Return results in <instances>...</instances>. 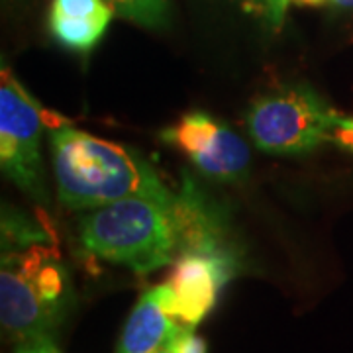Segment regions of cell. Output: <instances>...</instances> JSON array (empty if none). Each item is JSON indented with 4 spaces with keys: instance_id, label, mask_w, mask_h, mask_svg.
I'll list each match as a JSON object with an SVG mask.
<instances>
[{
    "instance_id": "obj_1",
    "label": "cell",
    "mask_w": 353,
    "mask_h": 353,
    "mask_svg": "<svg viewBox=\"0 0 353 353\" xmlns=\"http://www.w3.org/2000/svg\"><path fill=\"white\" fill-rule=\"evenodd\" d=\"M50 143L57 196L67 208L92 210L130 196L175 199L153 165L132 148L69 124L50 130Z\"/></svg>"
},
{
    "instance_id": "obj_2",
    "label": "cell",
    "mask_w": 353,
    "mask_h": 353,
    "mask_svg": "<svg viewBox=\"0 0 353 353\" xmlns=\"http://www.w3.org/2000/svg\"><path fill=\"white\" fill-rule=\"evenodd\" d=\"M71 304V275L53 241L2 250L0 322L8 340L53 338Z\"/></svg>"
},
{
    "instance_id": "obj_3",
    "label": "cell",
    "mask_w": 353,
    "mask_h": 353,
    "mask_svg": "<svg viewBox=\"0 0 353 353\" xmlns=\"http://www.w3.org/2000/svg\"><path fill=\"white\" fill-rule=\"evenodd\" d=\"M175 199L130 196L88 210L79 220L83 248L102 261L128 267L138 275L171 265L179 255Z\"/></svg>"
},
{
    "instance_id": "obj_4",
    "label": "cell",
    "mask_w": 353,
    "mask_h": 353,
    "mask_svg": "<svg viewBox=\"0 0 353 353\" xmlns=\"http://www.w3.org/2000/svg\"><path fill=\"white\" fill-rule=\"evenodd\" d=\"M341 114L314 88L287 85L255 99L248 110V134L265 153L301 155L334 139Z\"/></svg>"
},
{
    "instance_id": "obj_5",
    "label": "cell",
    "mask_w": 353,
    "mask_h": 353,
    "mask_svg": "<svg viewBox=\"0 0 353 353\" xmlns=\"http://www.w3.org/2000/svg\"><path fill=\"white\" fill-rule=\"evenodd\" d=\"M43 106L16 79L10 67L0 71V167L6 179L34 201L48 204L39 155Z\"/></svg>"
},
{
    "instance_id": "obj_6",
    "label": "cell",
    "mask_w": 353,
    "mask_h": 353,
    "mask_svg": "<svg viewBox=\"0 0 353 353\" xmlns=\"http://www.w3.org/2000/svg\"><path fill=\"white\" fill-rule=\"evenodd\" d=\"M161 139L185 153L208 179L232 183L250 169L248 143L232 128L202 110L185 114L176 124L165 128Z\"/></svg>"
},
{
    "instance_id": "obj_7",
    "label": "cell",
    "mask_w": 353,
    "mask_h": 353,
    "mask_svg": "<svg viewBox=\"0 0 353 353\" xmlns=\"http://www.w3.org/2000/svg\"><path fill=\"white\" fill-rule=\"evenodd\" d=\"M240 273L238 255L181 253L169 275V310L179 324L196 328L214 308L218 294Z\"/></svg>"
},
{
    "instance_id": "obj_8",
    "label": "cell",
    "mask_w": 353,
    "mask_h": 353,
    "mask_svg": "<svg viewBox=\"0 0 353 353\" xmlns=\"http://www.w3.org/2000/svg\"><path fill=\"white\" fill-rule=\"evenodd\" d=\"M173 212L179 228V255H238L228 238L226 218L210 199L204 196V192L199 189V185L190 179V175L183 176V185L176 192Z\"/></svg>"
},
{
    "instance_id": "obj_9",
    "label": "cell",
    "mask_w": 353,
    "mask_h": 353,
    "mask_svg": "<svg viewBox=\"0 0 353 353\" xmlns=\"http://www.w3.org/2000/svg\"><path fill=\"white\" fill-rule=\"evenodd\" d=\"M171 289L157 285L139 296L122 330L116 353H155L165 347L181 326L169 310Z\"/></svg>"
},
{
    "instance_id": "obj_10",
    "label": "cell",
    "mask_w": 353,
    "mask_h": 353,
    "mask_svg": "<svg viewBox=\"0 0 353 353\" xmlns=\"http://www.w3.org/2000/svg\"><path fill=\"white\" fill-rule=\"evenodd\" d=\"M114 14L106 0H51L48 24L65 50L88 53L106 34Z\"/></svg>"
},
{
    "instance_id": "obj_11",
    "label": "cell",
    "mask_w": 353,
    "mask_h": 353,
    "mask_svg": "<svg viewBox=\"0 0 353 353\" xmlns=\"http://www.w3.org/2000/svg\"><path fill=\"white\" fill-rule=\"evenodd\" d=\"M38 241H53V236L36 220L26 218L14 208L2 210V250L24 248Z\"/></svg>"
},
{
    "instance_id": "obj_12",
    "label": "cell",
    "mask_w": 353,
    "mask_h": 353,
    "mask_svg": "<svg viewBox=\"0 0 353 353\" xmlns=\"http://www.w3.org/2000/svg\"><path fill=\"white\" fill-rule=\"evenodd\" d=\"M118 16L143 28H163L169 22V0H106Z\"/></svg>"
},
{
    "instance_id": "obj_13",
    "label": "cell",
    "mask_w": 353,
    "mask_h": 353,
    "mask_svg": "<svg viewBox=\"0 0 353 353\" xmlns=\"http://www.w3.org/2000/svg\"><path fill=\"white\" fill-rule=\"evenodd\" d=\"M240 2L248 12L263 18L275 30H279L285 22L287 6H289V0H240Z\"/></svg>"
},
{
    "instance_id": "obj_14",
    "label": "cell",
    "mask_w": 353,
    "mask_h": 353,
    "mask_svg": "<svg viewBox=\"0 0 353 353\" xmlns=\"http://www.w3.org/2000/svg\"><path fill=\"white\" fill-rule=\"evenodd\" d=\"M169 347L175 353H208V345L201 336L189 326H179L169 340Z\"/></svg>"
},
{
    "instance_id": "obj_15",
    "label": "cell",
    "mask_w": 353,
    "mask_h": 353,
    "mask_svg": "<svg viewBox=\"0 0 353 353\" xmlns=\"http://www.w3.org/2000/svg\"><path fill=\"white\" fill-rule=\"evenodd\" d=\"M14 353H61L59 347L55 345L53 338H38V340L24 341L16 345Z\"/></svg>"
},
{
    "instance_id": "obj_16",
    "label": "cell",
    "mask_w": 353,
    "mask_h": 353,
    "mask_svg": "<svg viewBox=\"0 0 353 353\" xmlns=\"http://www.w3.org/2000/svg\"><path fill=\"white\" fill-rule=\"evenodd\" d=\"M334 139L338 141V145L353 152V118L352 116H341L340 124L334 132Z\"/></svg>"
},
{
    "instance_id": "obj_17",
    "label": "cell",
    "mask_w": 353,
    "mask_h": 353,
    "mask_svg": "<svg viewBox=\"0 0 353 353\" xmlns=\"http://www.w3.org/2000/svg\"><path fill=\"white\" fill-rule=\"evenodd\" d=\"M289 2L304 4V6H318V4H324V2H328V0H289Z\"/></svg>"
},
{
    "instance_id": "obj_18",
    "label": "cell",
    "mask_w": 353,
    "mask_h": 353,
    "mask_svg": "<svg viewBox=\"0 0 353 353\" xmlns=\"http://www.w3.org/2000/svg\"><path fill=\"white\" fill-rule=\"evenodd\" d=\"M330 2H334L340 8H353V0H330Z\"/></svg>"
},
{
    "instance_id": "obj_19",
    "label": "cell",
    "mask_w": 353,
    "mask_h": 353,
    "mask_svg": "<svg viewBox=\"0 0 353 353\" xmlns=\"http://www.w3.org/2000/svg\"><path fill=\"white\" fill-rule=\"evenodd\" d=\"M155 353H175V352H173V350H171V347H169V343H167V345H165V347H161V350H159V352H155Z\"/></svg>"
}]
</instances>
